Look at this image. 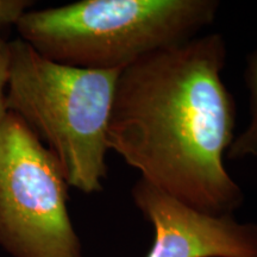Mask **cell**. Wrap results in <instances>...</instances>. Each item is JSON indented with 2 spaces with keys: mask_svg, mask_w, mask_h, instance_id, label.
I'll use <instances>...</instances> for the list:
<instances>
[{
  "mask_svg": "<svg viewBox=\"0 0 257 257\" xmlns=\"http://www.w3.org/2000/svg\"><path fill=\"white\" fill-rule=\"evenodd\" d=\"M11 69V42L0 35V124L9 113L6 95Z\"/></svg>",
  "mask_w": 257,
  "mask_h": 257,
  "instance_id": "7",
  "label": "cell"
},
{
  "mask_svg": "<svg viewBox=\"0 0 257 257\" xmlns=\"http://www.w3.org/2000/svg\"><path fill=\"white\" fill-rule=\"evenodd\" d=\"M31 6L32 3L28 0H0V30L15 25L18 18Z\"/></svg>",
  "mask_w": 257,
  "mask_h": 257,
  "instance_id": "8",
  "label": "cell"
},
{
  "mask_svg": "<svg viewBox=\"0 0 257 257\" xmlns=\"http://www.w3.org/2000/svg\"><path fill=\"white\" fill-rule=\"evenodd\" d=\"M218 0H80L29 9L15 27L40 55L64 66L123 70L154 51L199 36Z\"/></svg>",
  "mask_w": 257,
  "mask_h": 257,
  "instance_id": "2",
  "label": "cell"
},
{
  "mask_svg": "<svg viewBox=\"0 0 257 257\" xmlns=\"http://www.w3.org/2000/svg\"><path fill=\"white\" fill-rule=\"evenodd\" d=\"M244 80L249 93V123L238 136L234 137L227 150L226 157L230 160L257 156V49L246 57Z\"/></svg>",
  "mask_w": 257,
  "mask_h": 257,
  "instance_id": "6",
  "label": "cell"
},
{
  "mask_svg": "<svg viewBox=\"0 0 257 257\" xmlns=\"http://www.w3.org/2000/svg\"><path fill=\"white\" fill-rule=\"evenodd\" d=\"M226 54L211 32L141 57L118 76L107 126L108 150L141 179L214 216L244 201L224 162L236 137Z\"/></svg>",
  "mask_w": 257,
  "mask_h": 257,
  "instance_id": "1",
  "label": "cell"
},
{
  "mask_svg": "<svg viewBox=\"0 0 257 257\" xmlns=\"http://www.w3.org/2000/svg\"><path fill=\"white\" fill-rule=\"evenodd\" d=\"M59 163L21 118L0 124V246L12 257H83Z\"/></svg>",
  "mask_w": 257,
  "mask_h": 257,
  "instance_id": "4",
  "label": "cell"
},
{
  "mask_svg": "<svg viewBox=\"0 0 257 257\" xmlns=\"http://www.w3.org/2000/svg\"><path fill=\"white\" fill-rule=\"evenodd\" d=\"M121 70L64 66L11 41L8 111L49 150L69 187L93 194L107 178V126Z\"/></svg>",
  "mask_w": 257,
  "mask_h": 257,
  "instance_id": "3",
  "label": "cell"
},
{
  "mask_svg": "<svg viewBox=\"0 0 257 257\" xmlns=\"http://www.w3.org/2000/svg\"><path fill=\"white\" fill-rule=\"evenodd\" d=\"M131 198L154 229L146 257H257V223L195 210L141 178Z\"/></svg>",
  "mask_w": 257,
  "mask_h": 257,
  "instance_id": "5",
  "label": "cell"
}]
</instances>
